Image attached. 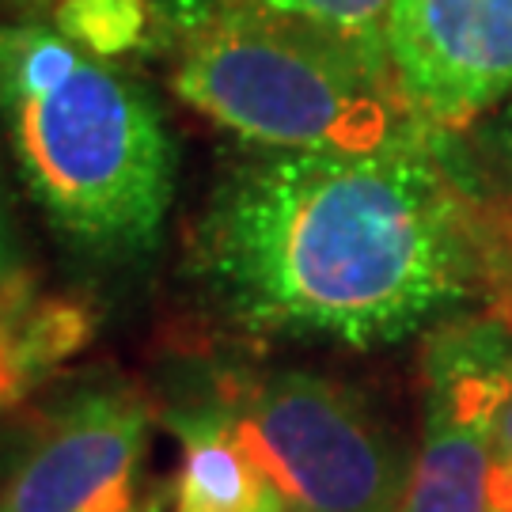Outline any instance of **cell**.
<instances>
[{"instance_id":"obj_2","label":"cell","mask_w":512,"mask_h":512,"mask_svg":"<svg viewBox=\"0 0 512 512\" xmlns=\"http://www.w3.org/2000/svg\"><path fill=\"white\" fill-rule=\"evenodd\" d=\"M0 133L19 179L80 247L145 251L171 202V145L148 95L61 31L0 23Z\"/></svg>"},{"instance_id":"obj_5","label":"cell","mask_w":512,"mask_h":512,"mask_svg":"<svg viewBox=\"0 0 512 512\" xmlns=\"http://www.w3.org/2000/svg\"><path fill=\"white\" fill-rule=\"evenodd\" d=\"M384 42L406 110L429 133L475 126L512 95V0H399Z\"/></svg>"},{"instance_id":"obj_16","label":"cell","mask_w":512,"mask_h":512,"mask_svg":"<svg viewBox=\"0 0 512 512\" xmlns=\"http://www.w3.org/2000/svg\"><path fill=\"white\" fill-rule=\"evenodd\" d=\"M0 410H4V406H0Z\"/></svg>"},{"instance_id":"obj_13","label":"cell","mask_w":512,"mask_h":512,"mask_svg":"<svg viewBox=\"0 0 512 512\" xmlns=\"http://www.w3.org/2000/svg\"><path fill=\"white\" fill-rule=\"evenodd\" d=\"M490 448V512H512V357L501 365L494 399L486 410Z\"/></svg>"},{"instance_id":"obj_1","label":"cell","mask_w":512,"mask_h":512,"mask_svg":"<svg viewBox=\"0 0 512 512\" xmlns=\"http://www.w3.org/2000/svg\"><path fill=\"white\" fill-rule=\"evenodd\" d=\"M471 205L429 129L376 152H270L217 186L198 258L247 327L380 346L475 281Z\"/></svg>"},{"instance_id":"obj_15","label":"cell","mask_w":512,"mask_h":512,"mask_svg":"<svg viewBox=\"0 0 512 512\" xmlns=\"http://www.w3.org/2000/svg\"><path fill=\"white\" fill-rule=\"evenodd\" d=\"M12 258H16V247H12V232H8V217H4V194H0V281L16 270Z\"/></svg>"},{"instance_id":"obj_11","label":"cell","mask_w":512,"mask_h":512,"mask_svg":"<svg viewBox=\"0 0 512 512\" xmlns=\"http://www.w3.org/2000/svg\"><path fill=\"white\" fill-rule=\"evenodd\" d=\"M145 27V0H61L57 4V31L99 61L141 46Z\"/></svg>"},{"instance_id":"obj_9","label":"cell","mask_w":512,"mask_h":512,"mask_svg":"<svg viewBox=\"0 0 512 512\" xmlns=\"http://www.w3.org/2000/svg\"><path fill=\"white\" fill-rule=\"evenodd\" d=\"M175 429L183 437V471L175 486L179 512H289L224 410L179 418Z\"/></svg>"},{"instance_id":"obj_7","label":"cell","mask_w":512,"mask_h":512,"mask_svg":"<svg viewBox=\"0 0 512 512\" xmlns=\"http://www.w3.org/2000/svg\"><path fill=\"white\" fill-rule=\"evenodd\" d=\"M509 357L494 330L452 334L433 346L425 433L399 512H490L486 410Z\"/></svg>"},{"instance_id":"obj_3","label":"cell","mask_w":512,"mask_h":512,"mask_svg":"<svg viewBox=\"0 0 512 512\" xmlns=\"http://www.w3.org/2000/svg\"><path fill=\"white\" fill-rule=\"evenodd\" d=\"M175 92L228 133L277 152H376L425 129L399 95L387 46L277 19L194 27Z\"/></svg>"},{"instance_id":"obj_6","label":"cell","mask_w":512,"mask_h":512,"mask_svg":"<svg viewBox=\"0 0 512 512\" xmlns=\"http://www.w3.org/2000/svg\"><path fill=\"white\" fill-rule=\"evenodd\" d=\"M148 410L129 391L76 399L27 452L0 512H133Z\"/></svg>"},{"instance_id":"obj_4","label":"cell","mask_w":512,"mask_h":512,"mask_svg":"<svg viewBox=\"0 0 512 512\" xmlns=\"http://www.w3.org/2000/svg\"><path fill=\"white\" fill-rule=\"evenodd\" d=\"M289 512H399V448L346 387L281 372L239 391L224 410Z\"/></svg>"},{"instance_id":"obj_14","label":"cell","mask_w":512,"mask_h":512,"mask_svg":"<svg viewBox=\"0 0 512 512\" xmlns=\"http://www.w3.org/2000/svg\"><path fill=\"white\" fill-rule=\"evenodd\" d=\"M478 148L497 183L512 186V95L486 114V126L478 129Z\"/></svg>"},{"instance_id":"obj_10","label":"cell","mask_w":512,"mask_h":512,"mask_svg":"<svg viewBox=\"0 0 512 512\" xmlns=\"http://www.w3.org/2000/svg\"><path fill=\"white\" fill-rule=\"evenodd\" d=\"M190 27H205L213 19H277L304 23L353 42L387 46V16L399 0H160Z\"/></svg>"},{"instance_id":"obj_8","label":"cell","mask_w":512,"mask_h":512,"mask_svg":"<svg viewBox=\"0 0 512 512\" xmlns=\"http://www.w3.org/2000/svg\"><path fill=\"white\" fill-rule=\"evenodd\" d=\"M92 311L69 296L38 293L35 277L0 281V406H16L92 338Z\"/></svg>"},{"instance_id":"obj_12","label":"cell","mask_w":512,"mask_h":512,"mask_svg":"<svg viewBox=\"0 0 512 512\" xmlns=\"http://www.w3.org/2000/svg\"><path fill=\"white\" fill-rule=\"evenodd\" d=\"M471 232L478 266L475 281H482L497 319L512 327V194L471 205Z\"/></svg>"}]
</instances>
